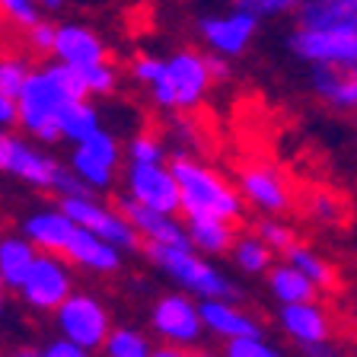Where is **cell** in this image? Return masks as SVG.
Instances as JSON below:
<instances>
[{"mask_svg": "<svg viewBox=\"0 0 357 357\" xmlns=\"http://www.w3.org/2000/svg\"><path fill=\"white\" fill-rule=\"evenodd\" d=\"M178 192H182V214L185 217H223L236 223L245 214V198L239 185L227 182L217 169L195 156L178 153L172 160Z\"/></svg>", "mask_w": 357, "mask_h": 357, "instance_id": "cell-1", "label": "cell"}, {"mask_svg": "<svg viewBox=\"0 0 357 357\" xmlns=\"http://www.w3.org/2000/svg\"><path fill=\"white\" fill-rule=\"evenodd\" d=\"M144 255L147 261L163 271L178 290H185L198 300L211 297H230L236 300L239 290L220 268L208 261V255H201L195 245H160V243H144Z\"/></svg>", "mask_w": 357, "mask_h": 357, "instance_id": "cell-2", "label": "cell"}, {"mask_svg": "<svg viewBox=\"0 0 357 357\" xmlns=\"http://www.w3.org/2000/svg\"><path fill=\"white\" fill-rule=\"evenodd\" d=\"M214 83L217 80L211 74L208 54L195 52V48H178L166 54V70L150 86V99L163 112H195L208 99Z\"/></svg>", "mask_w": 357, "mask_h": 357, "instance_id": "cell-3", "label": "cell"}, {"mask_svg": "<svg viewBox=\"0 0 357 357\" xmlns=\"http://www.w3.org/2000/svg\"><path fill=\"white\" fill-rule=\"evenodd\" d=\"M20 128L22 134H29L32 141L38 144H58L64 141L61 137V128H58V112L61 105L67 102V96L58 89V83L48 77L45 67H36L22 86L20 96Z\"/></svg>", "mask_w": 357, "mask_h": 357, "instance_id": "cell-4", "label": "cell"}, {"mask_svg": "<svg viewBox=\"0 0 357 357\" xmlns=\"http://www.w3.org/2000/svg\"><path fill=\"white\" fill-rule=\"evenodd\" d=\"M290 54L306 67H357V32H335V29H310L297 26L287 36Z\"/></svg>", "mask_w": 357, "mask_h": 357, "instance_id": "cell-5", "label": "cell"}, {"mask_svg": "<svg viewBox=\"0 0 357 357\" xmlns=\"http://www.w3.org/2000/svg\"><path fill=\"white\" fill-rule=\"evenodd\" d=\"M52 316L64 338H70V342L83 344V348H89V351L102 348L109 332L115 328L102 300L93 297V294H83V290H74Z\"/></svg>", "mask_w": 357, "mask_h": 357, "instance_id": "cell-6", "label": "cell"}, {"mask_svg": "<svg viewBox=\"0 0 357 357\" xmlns=\"http://www.w3.org/2000/svg\"><path fill=\"white\" fill-rule=\"evenodd\" d=\"M150 328L156 338H163L169 344H182V348L198 344L201 335L208 332L204 319H201V300L185 290L163 294L150 306Z\"/></svg>", "mask_w": 357, "mask_h": 357, "instance_id": "cell-7", "label": "cell"}, {"mask_svg": "<svg viewBox=\"0 0 357 357\" xmlns=\"http://www.w3.org/2000/svg\"><path fill=\"white\" fill-rule=\"evenodd\" d=\"M22 297V303L32 306L38 312H54L74 294V275H70V261L58 252H38V259L32 261L26 281L16 290Z\"/></svg>", "mask_w": 357, "mask_h": 357, "instance_id": "cell-8", "label": "cell"}, {"mask_svg": "<svg viewBox=\"0 0 357 357\" xmlns=\"http://www.w3.org/2000/svg\"><path fill=\"white\" fill-rule=\"evenodd\" d=\"M61 208L74 217L80 227L93 230L96 236L109 239V243H115L119 249H125V252H131L134 245L141 243V236H137V230H134V223L128 220L125 211L99 201L96 192L64 195V198H61Z\"/></svg>", "mask_w": 357, "mask_h": 357, "instance_id": "cell-9", "label": "cell"}, {"mask_svg": "<svg viewBox=\"0 0 357 357\" xmlns=\"http://www.w3.org/2000/svg\"><path fill=\"white\" fill-rule=\"evenodd\" d=\"M67 166L86 182L89 192H109L119 178V166H121V147L115 141V134H109L105 128H99L96 134H89L86 141L74 144Z\"/></svg>", "mask_w": 357, "mask_h": 357, "instance_id": "cell-10", "label": "cell"}, {"mask_svg": "<svg viewBox=\"0 0 357 357\" xmlns=\"http://www.w3.org/2000/svg\"><path fill=\"white\" fill-rule=\"evenodd\" d=\"M259 16L249 13L243 7H230L227 13H211L198 20V38L204 42L211 54H220V58H243L249 52V45L259 36Z\"/></svg>", "mask_w": 357, "mask_h": 357, "instance_id": "cell-11", "label": "cell"}, {"mask_svg": "<svg viewBox=\"0 0 357 357\" xmlns=\"http://www.w3.org/2000/svg\"><path fill=\"white\" fill-rule=\"evenodd\" d=\"M236 185L243 192L245 204L255 208L259 214L268 217H284L294 208V188H290L287 176L271 163H249L239 169Z\"/></svg>", "mask_w": 357, "mask_h": 357, "instance_id": "cell-12", "label": "cell"}, {"mask_svg": "<svg viewBox=\"0 0 357 357\" xmlns=\"http://www.w3.org/2000/svg\"><path fill=\"white\" fill-rule=\"evenodd\" d=\"M125 195L153 211H166V214L182 211V192H178L176 172L166 163H128Z\"/></svg>", "mask_w": 357, "mask_h": 357, "instance_id": "cell-13", "label": "cell"}, {"mask_svg": "<svg viewBox=\"0 0 357 357\" xmlns=\"http://www.w3.org/2000/svg\"><path fill=\"white\" fill-rule=\"evenodd\" d=\"M61 166L64 163H58L48 150L38 147V141H32V137H16L13 134L3 172L20 178V182H26V185L38 188V192H54Z\"/></svg>", "mask_w": 357, "mask_h": 357, "instance_id": "cell-14", "label": "cell"}, {"mask_svg": "<svg viewBox=\"0 0 357 357\" xmlns=\"http://www.w3.org/2000/svg\"><path fill=\"white\" fill-rule=\"evenodd\" d=\"M278 326H281V332L287 335L300 351L312 348V344H322V342H332V335H335L332 312L316 297L303 300V303L281 306V310H278Z\"/></svg>", "mask_w": 357, "mask_h": 357, "instance_id": "cell-15", "label": "cell"}, {"mask_svg": "<svg viewBox=\"0 0 357 357\" xmlns=\"http://www.w3.org/2000/svg\"><path fill=\"white\" fill-rule=\"evenodd\" d=\"M119 208L128 214V220L134 223V230L144 243H160V245H192L188 239V227L185 220H178V214H166V211H153L144 208L141 201L121 195Z\"/></svg>", "mask_w": 357, "mask_h": 357, "instance_id": "cell-16", "label": "cell"}, {"mask_svg": "<svg viewBox=\"0 0 357 357\" xmlns=\"http://www.w3.org/2000/svg\"><path fill=\"white\" fill-rule=\"evenodd\" d=\"M64 259L74 261L83 271H89V275H115V271H121V265H125V249H119L115 243L96 236V233L86 230V227H77L74 239H70L64 249Z\"/></svg>", "mask_w": 357, "mask_h": 357, "instance_id": "cell-17", "label": "cell"}, {"mask_svg": "<svg viewBox=\"0 0 357 357\" xmlns=\"http://www.w3.org/2000/svg\"><path fill=\"white\" fill-rule=\"evenodd\" d=\"M52 58L67 61V64H74V67H86V64H99V61L109 58V48H105L102 36L93 26L67 20V22H58Z\"/></svg>", "mask_w": 357, "mask_h": 357, "instance_id": "cell-18", "label": "cell"}, {"mask_svg": "<svg viewBox=\"0 0 357 357\" xmlns=\"http://www.w3.org/2000/svg\"><path fill=\"white\" fill-rule=\"evenodd\" d=\"M201 319H204V328H208L214 338H220V342L249 338V335H265L261 332V322L230 297L201 300Z\"/></svg>", "mask_w": 357, "mask_h": 357, "instance_id": "cell-19", "label": "cell"}, {"mask_svg": "<svg viewBox=\"0 0 357 357\" xmlns=\"http://www.w3.org/2000/svg\"><path fill=\"white\" fill-rule=\"evenodd\" d=\"M77 227H80V223L67 214L61 204L58 208H42L22 220V233L38 245V252H58V255H64V249H67V243L74 239Z\"/></svg>", "mask_w": 357, "mask_h": 357, "instance_id": "cell-20", "label": "cell"}, {"mask_svg": "<svg viewBox=\"0 0 357 357\" xmlns=\"http://www.w3.org/2000/svg\"><path fill=\"white\" fill-rule=\"evenodd\" d=\"M310 89L332 112H357V67H310Z\"/></svg>", "mask_w": 357, "mask_h": 357, "instance_id": "cell-21", "label": "cell"}, {"mask_svg": "<svg viewBox=\"0 0 357 357\" xmlns=\"http://www.w3.org/2000/svg\"><path fill=\"white\" fill-rule=\"evenodd\" d=\"M294 22L310 29L357 32V0H303Z\"/></svg>", "mask_w": 357, "mask_h": 357, "instance_id": "cell-22", "label": "cell"}, {"mask_svg": "<svg viewBox=\"0 0 357 357\" xmlns=\"http://www.w3.org/2000/svg\"><path fill=\"white\" fill-rule=\"evenodd\" d=\"M185 227H188V239L192 245L198 249L201 255H230L233 243H236V227L233 220H223V217H185Z\"/></svg>", "mask_w": 357, "mask_h": 357, "instance_id": "cell-23", "label": "cell"}, {"mask_svg": "<svg viewBox=\"0 0 357 357\" xmlns=\"http://www.w3.org/2000/svg\"><path fill=\"white\" fill-rule=\"evenodd\" d=\"M268 281V294L278 300V306H287V303H303V300L319 297V287L310 281V278L300 271L294 261H275L271 271L265 275Z\"/></svg>", "mask_w": 357, "mask_h": 357, "instance_id": "cell-24", "label": "cell"}, {"mask_svg": "<svg viewBox=\"0 0 357 357\" xmlns=\"http://www.w3.org/2000/svg\"><path fill=\"white\" fill-rule=\"evenodd\" d=\"M36 259H38V245L26 233L0 239V278H3V287L20 290V284L26 281Z\"/></svg>", "mask_w": 357, "mask_h": 357, "instance_id": "cell-25", "label": "cell"}, {"mask_svg": "<svg viewBox=\"0 0 357 357\" xmlns=\"http://www.w3.org/2000/svg\"><path fill=\"white\" fill-rule=\"evenodd\" d=\"M284 259L294 261V265H297L300 271L319 287V294H332V290H338V268H335V261H328L326 255H322L319 249H312L310 243L297 239V243L284 252Z\"/></svg>", "mask_w": 357, "mask_h": 357, "instance_id": "cell-26", "label": "cell"}, {"mask_svg": "<svg viewBox=\"0 0 357 357\" xmlns=\"http://www.w3.org/2000/svg\"><path fill=\"white\" fill-rule=\"evenodd\" d=\"M58 128L61 137L74 147V144L86 141L89 134H96L102 128V119H99V109L89 99H70L58 112Z\"/></svg>", "mask_w": 357, "mask_h": 357, "instance_id": "cell-27", "label": "cell"}, {"mask_svg": "<svg viewBox=\"0 0 357 357\" xmlns=\"http://www.w3.org/2000/svg\"><path fill=\"white\" fill-rule=\"evenodd\" d=\"M275 249L259 236V233H239L230 249V261L243 275H268L275 265Z\"/></svg>", "mask_w": 357, "mask_h": 357, "instance_id": "cell-28", "label": "cell"}, {"mask_svg": "<svg viewBox=\"0 0 357 357\" xmlns=\"http://www.w3.org/2000/svg\"><path fill=\"white\" fill-rule=\"evenodd\" d=\"M303 214L319 227H342L348 220V201L332 188H312L303 198Z\"/></svg>", "mask_w": 357, "mask_h": 357, "instance_id": "cell-29", "label": "cell"}, {"mask_svg": "<svg viewBox=\"0 0 357 357\" xmlns=\"http://www.w3.org/2000/svg\"><path fill=\"white\" fill-rule=\"evenodd\" d=\"M102 354L105 357H150L153 348H150V338L141 328L119 326L109 332V338L102 344Z\"/></svg>", "mask_w": 357, "mask_h": 357, "instance_id": "cell-30", "label": "cell"}, {"mask_svg": "<svg viewBox=\"0 0 357 357\" xmlns=\"http://www.w3.org/2000/svg\"><path fill=\"white\" fill-rule=\"evenodd\" d=\"M45 70H48V77L58 83V89L67 96V102H70V99H89V86H86V80H83L80 67L54 58V61H48V64H45Z\"/></svg>", "mask_w": 357, "mask_h": 357, "instance_id": "cell-31", "label": "cell"}, {"mask_svg": "<svg viewBox=\"0 0 357 357\" xmlns=\"http://www.w3.org/2000/svg\"><path fill=\"white\" fill-rule=\"evenodd\" d=\"M80 70H83V80H86V86H89V96H112V93L119 89L121 74L109 58L99 61V64H86V67H80Z\"/></svg>", "mask_w": 357, "mask_h": 357, "instance_id": "cell-32", "label": "cell"}, {"mask_svg": "<svg viewBox=\"0 0 357 357\" xmlns=\"http://www.w3.org/2000/svg\"><path fill=\"white\" fill-rule=\"evenodd\" d=\"M32 67L22 54H0V89H7L10 96H20Z\"/></svg>", "mask_w": 357, "mask_h": 357, "instance_id": "cell-33", "label": "cell"}, {"mask_svg": "<svg viewBox=\"0 0 357 357\" xmlns=\"http://www.w3.org/2000/svg\"><path fill=\"white\" fill-rule=\"evenodd\" d=\"M0 20L26 32L42 20V3L38 0H0Z\"/></svg>", "mask_w": 357, "mask_h": 357, "instance_id": "cell-34", "label": "cell"}, {"mask_svg": "<svg viewBox=\"0 0 357 357\" xmlns=\"http://www.w3.org/2000/svg\"><path fill=\"white\" fill-rule=\"evenodd\" d=\"M255 233H259L261 239H265L268 245H271V249H275V252H287L290 245L297 243V233H294V227H290V223H284L281 217H261L259 223H255Z\"/></svg>", "mask_w": 357, "mask_h": 357, "instance_id": "cell-35", "label": "cell"}, {"mask_svg": "<svg viewBox=\"0 0 357 357\" xmlns=\"http://www.w3.org/2000/svg\"><path fill=\"white\" fill-rule=\"evenodd\" d=\"M230 7H243L259 20H284V16H297L303 0H230Z\"/></svg>", "mask_w": 357, "mask_h": 357, "instance_id": "cell-36", "label": "cell"}, {"mask_svg": "<svg viewBox=\"0 0 357 357\" xmlns=\"http://www.w3.org/2000/svg\"><path fill=\"white\" fill-rule=\"evenodd\" d=\"M128 163H166V147L156 134L144 131L128 141Z\"/></svg>", "mask_w": 357, "mask_h": 357, "instance_id": "cell-37", "label": "cell"}, {"mask_svg": "<svg viewBox=\"0 0 357 357\" xmlns=\"http://www.w3.org/2000/svg\"><path fill=\"white\" fill-rule=\"evenodd\" d=\"M223 357H284V354L275 344L265 342V335H249V338L223 342Z\"/></svg>", "mask_w": 357, "mask_h": 357, "instance_id": "cell-38", "label": "cell"}, {"mask_svg": "<svg viewBox=\"0 0 357 357\" xmlns=\"http://www.w3.org/2000/svg\"><path fill=\"white\" fill-rule=\"evenodd\" d=\"M166 70V58H156V54H137L128 67V74H131L134 83H141L144 89H150Z\"/></svg>", "mask_w": 357, "mask_h": 357, "instance_id": "cell-39", "label": "cell"}, {"mask_svg": "<svg viewBox=\"0 0 357 357\" xmlns=\"http://www.w3.org/2000/svg\"><path fill=\"white\" fill-rule=\"evenodd\" d=\"M54 36H58V26L48 22V20H38L32 29H26V42H29V48L36 54H45V58L54 52Z\"/></svg>", "mask_w": 357, "mask_h": 357, "instance_id": "cell-40", "label": "cell"}, {"mask_svg": "<svg viewBox=\"0 0 357 357\" xmlns=\"http://www.w3.org/2000/svg\"><path fill=\"white\" fill-rule=\"evenodd\" d=\"M42 357H89V348H83V344L70 342V338H52V342L42 348Z\"/></svg>", "mask_w": 357, "mask_h": 357, "instance_id": "cell-41", "label": "cell"}, {"mask_svg": "<svg viewBox=\"0 0 357 357\" xmlns=\"http://www.w3.org/2000/svg\"><path fill=\"white\" fill-rule=\"evenodd\" d=\"M0 128L3 131L20 128V99L10 96L7 89H0Z\"/></svg>", "mask_w": 357, "mask_h": 357, "instance_id": "cell-42", "label": "cell"}, {"mask_svg": "<svg viewBox=\"0 0 357 357\" xmlns=\"http://www.w3.org/2000/svg\"><path fill=\"white\" fill-rule=\"evenodd\" d=\"M188 112H176V119L169 121V134H172V141H195V125L185 119Z\"/></svg>", "mask_w": 357, "mask_h": 357, "instance_id": "cell-43", "label": "cell"}, {"mask_svg": "<svg viewBox=\"0 0 357 357\" xmlns=\"http://www.w3.org/2000/svg\"><path fill=\"white\" fill-rule=\"evenodd\" d=\"M211 61V74H214V80H227L230 77V58H220V54H208Z\"/></svg>", "mask_w": 357, "mask_h": 357, "instance_id": "cell-44", "label": "cell"}, {"mask_svg": "<svg viewBox=\"0 0 357 357\" xmlns=\"http://www.w3.org/2000/svg\"><path fill=\"white\" fill-rule=\"evenodd\" d=\"M303 357H344V354L335 348V342H322L312 344V348H303Z\"/></svg>", "mask_w": 357, "mask_h": 357, "instance_id": "cell-45", "label": "cell"}, {"mask_svg": "<svg viewBox=\"0 0 357 357\" xmlns=\"http://www.w3.org/2000/svg\"><path fill=\"white\" fill-rule=\"evenodd\" d=\"M150 357H188V351L182 348V344H169V342H163V344H156L153 354H150Z\"/></svg>", "mask_w": 357, "mask_h": 357, "instance_id": "cell-46", "label": "cell"}, {"mask_svg": "<svg viewBox=\"0 0 357 357\" xmlns=\"http://www.w3.org/2000/svg\"><path fill=\"white\" fill-rule=\"evenodd\" d=\"M10 141H13V134H10V131H3V128H0V172H3V163H7Z\"/></svg>", "mask_w": 357, "mask_h": 357, "instance_id": "cell-47", "label": "cell"}, {"mask_svg": "<svg viewBox=\"0 0 357 357\" xmlns=\"http://www.w3.org/2000/svg\"><path fill=\"white\" fill-rule=\"evenodd\" d=\"M42 3V10H48V13H54V10H64L67 0H38Z\"/></svg>", "mask_w": 357, "mask_h": 357, "instance_id": "cell-48", "label": "cell"}, {"mask_svg": "<svg viewBox=\"0 0 357 357\" xmlns=\"http://www.w3.org/2000/svg\"><path fill=\"white\" fill-rule=\"evenodd\" d=\"M13 357H42V351H29V348H22V351H16Z\"/></svg>", "mask_w": 357, "mask_h": 357, "instance_id": "cell-49", "label": "cell"}, {"mask_svg": "<svg viewBox=\"0 0 357 357\" xmlns=\"http://www.w3.org/2000/svg\"><path fill=\"white\" fill-rule=\"evenodd\" d=\"M188 357H217V354H211V351H192ZM220 357H223V354H220Z\"/></svg>", "mask_w": 357, "mask_h": 357, "instance_id": "cell-50", "label": "cell"}, {"mask_svg": "<svg viewBox=\"0 0 357 357\" xmlns=\"http://www.w3.org/2000/svg\"><path fill=\"white\" fill-rule=\"evenodd\" d=\"M0 319H3V297H0Z\"/></svg>", "mask_w": 357, "mask_h": 357, "instance_id": "cell-51", "label": "cell"}, {"mask_svg": "<svg viewBox=\"0 0 357 357\" xmlns=\"http://www.w3.org/2000/svg\"><path fill=\"white\" fill-rule=\"evenodd\" d=\"M0 290H3V278H0Z\"/></svg>", "mask_w": 357, "mask_h": 357, "instance_id": "cell-52", "label": "cell"}]
</instances>
